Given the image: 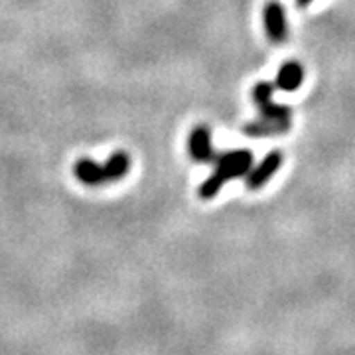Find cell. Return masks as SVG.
I'll return each mask as SVG.
<instances>
[{
    "label": "cell",
    "instance_id": "cell-3",
    "mask_svg": "<svg viewBox=\"0 0 355 355\" xmlns=\"http://www.w3.org/2000/svg\"><path fill=\"white\" fill-rule=\"evenodd\" d=\"M263 24L268 40L272 44H284L288 40V22L286 12L279 0H268L263 6Z\"/></svg>",
    "mask_w": 355,
    "mask_h": 355
},
{
    "label": "cell",
    "instance_id": "cell-2",
    "mask_svg": "<svg viewBox=\"0 0 355 355\" xmlns=\"http://www.w3.org/2000/svg\"><path fill=\"white\" fill-rule=\"evenodd\" d=\"M272 91H275V85H270L266 81H259L253 87V101L261 116L272 119V121H291L292 109L286 105H279L272 101Z\"/></svg>",
    "mask_w": 355,
    "mask_h": 355
},
{
    "label": "cell",
    "instance_id": "cell-10",
    "mask_svg": "<svg viewBox=\"0 0 355 355\" xmlns=\"http://www.w3.org/2000/svg\"><path fill=\"white\" fill-rule=\"evenodd\" d=\"M312 2H314V0H296V6H298V8H306V6H310Z\"/></svg>",
    "mask_w": 355,
    "mask_h": 355
},
{
    "label": "cell",
    "instance_id": "cell-1",
    "mask_svg": "<svg viewBox=\"0 0 355 355\" xmlns=\"http://www.w3.org/2000/svg\"><path fill=\"white\" fill-rule=\"evenodd\" d=\"M214 162H216L214 174L205 178V182H202L198 190L202 200H214L229 180L247 176V172L253 168V154L247 148H237V150L219 154Z\"/></svg>",
    "mask_w": 355,
    "mask_h": 355
},
{
    "label": "cell",
    "instance_id": "cell-8",
    "mask_svg": "<svg viewBox=\"0 0 355 355\" xmlns=\"http://www.w3.org/2000/svg\"><path fill=\"white\" fill-rule=\"evenodd\" d=\"M304 83V67L298 62H286L280 65L277 79H275V87L284 91V93H292Z\"/></svg>",
    "mask_w": 355,
    "mask_h": 355
},
{
    "label": "cell",
    "instance_id": "cell-9",
    "mask_svg": "<svg viewBox=\"0 0 355 355\" xmlns=\"http://www.w3.org/2000/svg\"><path fill=\"white\" fill-rule=\"evenodd\" d=\"M103 170H105L107 182H119L130 172V156L127 153H121V150L111 154L107 158V162L103 164Z\"/></svg>",
    "mask_w": 355,
    "mask_h": 355
},
{
    "label": "cell",
    "instance_id": "cell-6",
    "mask_svg": "<svg viewBox=\"0 0 355 355\" xmlns=\"http://www.w3.org/2000/svg\"><path fill=\"white\" fill-rule=\"evenodd\" d=\"M291 121H272V119L259 116V119L251 121L249 125H245L243 132H245L249 139H266V137H280V135H286V132L291 130Z\"/></svg>",
    "mask_w": 355,
    "mask_h": 355
},
{
    "label": "cell",
    "instance_id": "cell-4",
    "mask_svg": "<svg viewBox=\"0 0 355 355\" xmlns=\"http://www.w3.org/2000/svg\"><path fill=\"white\" fill-rule=\"evenodd\" d=\"M284 162V156L280 150H270V153L266 154L265 158L259 162V164L251 168L249 172H247V178H245V186H247V190H261L263 186H266L275 174L280 170V166Z\"/></svg>",
    "mask_w": 355,
    "mask_h": 355
},
{
    "label": "cell",
    "instance_id": "cell-7",
    "mask_svg": "<svg viewBox=\"0 0 355 355\" xmlns=\"http://www.w3.org/2000/svg\"><path fill=\"white\" fill-rule=\"evenodd\" d=\"M73 176L89 188H97L107 184V178H105V170L103 164H97L95 160L91 158H79L76 164H73Z\"/></svg>",
    "mask_w": 355,
    "mask_h": 355
},
{
    "label": "cell",
    "instance_id": "cell-5",
    "mask_svg": "<svg viewBox=\"0 0 355 355\" xmlns=\"http://www.w3.org/2000/svg\"><path fill=\"white\" fill-rule=\"evenodd\" d=\"M188 153L196 162H214L217 158L216 148L211 144V130L209 127L191 128L190 139H188Z\"/></svg>",
    "mask_w": 355,
    "mask_h": 355
}]
</instances>
